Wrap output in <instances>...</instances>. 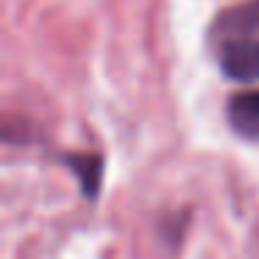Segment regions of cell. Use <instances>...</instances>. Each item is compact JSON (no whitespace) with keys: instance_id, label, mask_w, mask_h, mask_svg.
Segmentation results:
<instances>
[{"instance_id":"6da1fadb","label":"cell","mask_w":259,"mask_h":259,"mask_svg":"<svg viewBox=\"0 0 259 259\" xmlns=\"http://www.w3.org/2000/svg\"><path fill=\"white\" fill-rule=\"evenodd\" d=\"M220 67H223L226 78L240 81V84L259 81V36L223 42Z\"/></svg>"},{"instance_id":"3957f363","label":"cell","mask_w":259,"mask_h":259,"mask_svg":"<svg viewBox=\"0 0 259 259\" xmlns=\"http://www.w3.org/2000/svg\"><path fill=\"white\" fill-rule=\"evenodd\" d=\"M229 123L240 137L259 140V90H248V92L231 95Z\"/></svg>"},{"instance_id":"7a4b0ae2","label":"cell","mask_w":259,"mask_h":259,"mask_svg":"<svg viewBox=\"0 0 259 259\" xmlns=\"http://www.w3.org/2000/svg\"><path fill=\"white\" fill-rule=\"evenodd\" d=\"M212 31L220 42L256 36L259 34V0H245V3H237V6L226 9V12L214 20Z\"/></svg>"},{"instance_id":"277c9868","label":"cell","mask_w":259,"mask_h":259,"mask_svg":"<svg viewBox=\"0 0 259 259\" xmlns=\"http://www.w3.org/2000/svg\"><path fill=\"white\" fill-rule=\"evenodd\" d=\"M64 162L70 164L75 176L81 181V192L87 198H95L101 190V176H103V159L98 153H70Z\"/></svg>"}]
</instances>
